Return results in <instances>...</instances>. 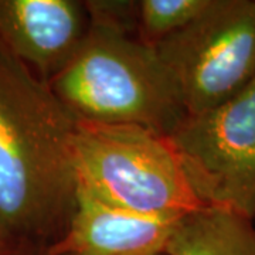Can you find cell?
Masks as SVG:
<instances>
[{
  "label": "cell",
  "mask_w": 255,
  "mask_h": 255,
  "mask_svg": "<svg viewBox=\"0 0 255 255\" xmlns=\"http://www.w3.org/2000/svg\"><path fill=\"white\" fill-rule=\"evenodd\" d=\"M77 118L0 50V228L16 244L50 246L75 206Z\"/></svg>",
  "instance_id": "obj_1"
},
{
  "label": "cell",
  "mask_w": 255,
  "mask_h": 255,
  "mask_svg": "<svg viewBox=\"0 0 255 255\" xmlns=\"http://www.w3.org/2000/svg\"><path fill=\"white\" fill-rule=\"evenodd\" d=\"M47 84L82 122L132 125L169 135L186 117L155 48L114 28L90 24L71 61Z\"/></svg>",
  "instance_id": "obj_2"
},
{
  "label": "cell",
  "mask_w": 255,
  "mask_h": 255,
  "mask_svg": "<svg viewBox=\"0 0 255 255\" xmlns=\"http://www.w3.org/2000/svg\"><path fill=\"white\" fill-rule=\"evenodd\" d=\"M74 156L78 183L117 207L166 219L207 207L167 135L77 121Z\"/></svg>",
  "instance_id": "obj_3"
},
{
  "label": "cell",
  "mask_w": 255,
  "mask_h": 255,
  "mask_svg": "<svg viewBox=\"0 0 255 255\" xmlns=\"http://www.w3.org/2000/svg\"><path fill=\"white\" fill-rule=\"evenodd\" d=\"M153 48L186 115L213 110L255 80V0H210L191 23Z\"/></svg>",
  "instance_id": "obj_4"
},
{
  "label": "cell",
  "mask_w": 255,
  "mask_h": 255,
  "mask_svg": "<svg viewBox=\"0 0 255 255\" xmlns=\"http://www.w3.org/2000/svg\"><path fill=\"white\" fill-rule=\"evenodd\" d=\"M207 207L255 217V80L213 110L186 115L167 135Z\"/></svg>",
  "instance_id": "obj_5"
},
{
  "label": "cell",
  "mask_w": 255,
  "mask_h": 255,
  "mask_svg": "<svg viewBox=\"0 0 255 255\" xmlns=\"http://www.w3.org/2000/svg\"><path fill=\"white\" fill-rule=\"evenodd\" d=\"M90 20L78 0H0V50L48 82L71 61Z\"/></svg>",
  "instance_id": "obj_6"
},
{
  "label": "cell",
  "mask_w": 255,
  "mask_h": 255,
  "mask_svg": "<svg viewBox=\"0 0 255 255\" xmlns=\"http://www.w3.org/2000/svg\"><path fill=\"white\" fill-rule=\"evenodd\" d=\"M177 221L117 207L78 183L67 228L50 247L61 255H160Z\"/></svg>",
  "instance_id": "obj_7"
},
{
  "label": "cell",
  "mask_w": 255,
  "mask_h": 255,
  "mask_svg": "<svg viewBox=\"0 0 255 255\" xmlns=\"http://www.w3.org/2000/svg\"><path fill=\"white\" fill-rule=\"evenodd\" d=\"M166 255H255L253 220L234 211L204 207L179 219Z\"/></svg>",
  "instance_id": "obj_8"
},
{
  "label": "cell",
  "mask_w": 255,
  "mask_h": 255,
  "mask_svg": "<svg viewBox=\"0 0 255 255\" xmlns=\"http://www.w3.org/2000/svg\"><path fill=\"white\" fill-rule=\"evenodd\" d=\"M210 0H139L137 37L155 47L200 14Z\"/></svg>",
  "instance_id": "obj_9"
},
{
  "label": "cell",
  "mask_w": 255,
  "mask_h": 255,
  "mask_svg": "<svg viewBox=\"0 0 255 255\" xmlns=\"http://www.w3.org/2000/svg\"><path fill=\"white\" fill-rule=\"evenodd\" d=\"M90 24L114 28L137 36L139 1L133 0H87L84 1Z\"/></svg>",
  "instance_id": "obj_10"
},
{
  "label": "cell",
  "mask_w": 255,
  "mask_h": 255,
  "mask_svg": "<svg viewBox=\"0 0 255 255\" xmlns=\"http://www.w3.org/2000/svg\"><path fill=\"white\" fill-rule=\"evenodd\" d=\"M6 255H61L54 253L50 246L41 244H21L13 248Z\"/></svg>",
  "instance_id": "obj_11"
},
{
  "label": "cell",
  "mask_w": 255,
  "mask_h": 255,
  "mask_svg": "<svg viewBox=\"0 0 255 255\" xmlns=\"http://www.w3.org/2000/svg\"><path fill=\"white\" fill-rule=\"evenodd\" d=\"M16 244L10 240L0 228V255H6L9 251H11L13 248H16Z\"/></svg>",
  "instance_id": "obj_12"
},
{
  "label": "cell",
  "mask_w": 255,
  "mask_h": 255,
  "mask_svg": "<svg viewBox=\"0 0 255 255\" xmlns=\"http://www.w3.org/2000/svg\"><path fill=\"white\" fill-rule=\"evenodd\" d=\"M160 255H166V254H160Z\"/></svg>",
  "instance_id": "obj_13"
},
{
  "label": "cell",
  "mask_w": 255,
  "mask_h": 255,
  "mask_svg": "<svg viewBox=\"0 0 255 255\" xmlns=\"http://www.w3.org/2000/svg\"><path fill=\"white\" fill-rule=\"evenodd\" d=\"M254 219H255V217H254Z\"/></svg>",
  "instance_id": "obj_14"
}]
</instances>
